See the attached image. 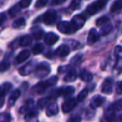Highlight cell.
I'll return each mask as SVG.
<instances>
[{
    "instance_id": "cell-37",
    "label": "cell",
    "mask_w": 122,
    "mask_h": 122,
    "mask_svg": "<svg viewBox=\"0 0 122 122\" xmlns=\"http://www.w3.org/2000/svg\"><path fill=\"white\" fill-rule=\"evenodd\" d=\"M112 105H113L114 109H115V111H117V112L122 111V100H117V101H115Z\"/></svg>"
},
{
    "instance_id": "cell-43",
    "label": "cell",
    "mask_w": 122,
    "mask_h": 122,
    "mask_svg": "<svg viewBox=\"0 0 122 122\" xmlns=\"http://www.w3.org/2000/svg\"><path fill=\"white\" fill-rule=\"evenodd\" d=\"M116 122H122V114H120L116 116Z\"/></svg>"
},
{
    "instance_id": "cell-26",
    "label": "cell",
    "mask_w": 122,
    "mask_h": 122,
    "mask_svg": "<svg viewBox=\"0 0 122 122\" xmlns=\"http://www.w3.org/2000/svg\"><path fill=\"white\" fill-rule=\"evenodd\" d=\"M26 24V21H25V19L24 18H19L17 20H15L13 24V28L14 29H20V28H23L24 27Z\"/></svg>"
},
{
    "instance_id": "cell-9",
    "label": "cell",
    "mask_w": 122,
    "mask_h": 122,
    "mask_svg": "<svg viewBox=\"0 0 122 122\" xmlns=\"http://www.w3.org/2000/svg\"><path fill=\"white\" fill-rule=\"evenodd\" d=\"M76 100L74 98H68L62 104V110L64 113H69L76 106Z\"/></svg>"
},
{
    "instance_id": "cell-11",
    "label": "cell",
    "mask_w": 122,
    "mask_h": 122,
    "mask_svg": "<svg viewBox=\"0 0 122 122\" xmlns=\"http://www.w3.org/2000/svg\"><path fill=\"white\" fill-rule=\"evenodd\" d=\"M113 85H114V80L112 78H107L103 82V85L101 87V92L105 95H109L111 94L113 91Z\"/></svg>"
},
{
    "instance_id": "cell-14",
    "label": "cell",
    "mask_w": 122,
    "mask_h": 122,
    "mask_svg": "<svg viewBox=\"0 0 122 122\" xmlns=\"http://www.w3.org/2000/svg\"><path fill=\"white\" fill-rule=\"evenodd\" d=\"M69 54H70V48L66 44H62L59 47H58L55 50V55L60 58L66 57L69 55Z\"/></svg>"
},
{
    "instance_id": "cell-4",
    "label": "cell",
    "mask_w": 122,
    "mask_h": 122,
    "mask_svg": "<svg viewBox=\"0 0 122 122\" xmlns=\"http://www.w3.org/2000/svg\"><path fill=\"white\" fill-rule=\"evenodd\" d=\"M57 19V12L54 9H49L47 12H45L42 16V20L47 25L53 24L55 22Z\"/></svg>"
},
{
    "instance_id": "cell-10",
    "label": "cell",
    "mask_w": 122,
    "mask_h": 122,
    "mask_svg": "<svg viewBox=\"0 0 122 122\" xmlns=\"http://www.w3.org/2000/svg\"><path fill=\"white\" fill-rule=\"evenodd\" d=\"M35 67H36V65H35V63H34V61H31L29 63L26 64L22 68L19 69V75H21L22 76H26V75L32 73V72L35 70Z\"/></svg>"
},
{
    "instance_id": "cell-27",
    "label": "cell",
    "mask_w": 122,
    "mask_h": 122,
    "mask_svg": "<svg viewBox=\"0 0 122 122\" xmlns=\"http://www.w3.org/2000/svg\"><path fill=\"white\" fill-rule=\"evenodd\" d=\"M122 9V0H115V2L113 3V4L111 5V8H110V11L112 13L116 12V11H119Z\"/></svg>"
},
{
    "instance_id": "cell-31",
    "label": "cell",
    "mask_w": 122,
    "mask_h": 122,
    "mask_svg": "<svg viewBox=\"0 0 122 122\" xmlns=\"http://www.w3.org/2000/svg\"><path fill=\"white\" fill-rule=\"evenodd\" d=\"M88 94H89L88 90H83L82 91H80V93H79L78 96H77V101L81 102V101H83V100H85V98L88 96Z\"/></svg>"
},
{
    "instance_id": "cell-29",
    "label": "cell",
    "mask_w": 122,
    "mask_h": 122,
    "mask_svg": "<svg viewBox=\"0 0 122 122\" xmlns=\"http://www.w3.org/2000/svg\"><path fill=\"white\" fill-rule=\"evenodd\" d=\"M11 120V115L8 112H3L0 114V122H10Z\"/></svg>"
},
{
    "instance_id": "cell-30",
    "label": "cell",
    "mask_w": 122,
    "mask_h": 122,
    "mask_svg": "<svg viewBox=\"0 0 122 122\" xmlns=\"http://www.w3.org/2000/svg\"><path fill=\"white\" fill-rule=\"evenodd\" d=\"M81 3H82L81 0H73L71 2V4H70V9L73 11L77 10L81 6Z\"/></svg>"
},
{
    "instance_id": "cell-32",
    "label": "cell",
    "mask_w": 122,
    "mask_h": 122,
    "mask_svg": "<svg viewBox=\"0 0 122 122\" xmlns=\"http://www.w3.org/2000/svg\"><path fill=\"white\" fill-rule=\"evenodd\" d=\"M110 19H109L108 17H106V16H104V17H101L100 18V19H97L96 21V25L98 26V27H101V26L105 25V24H107V23H110Z\"/></svg>"
},
{
    "instance_id": "cell-15",
    "label": "cell",
    "mask_w": 122,
    "mask_h": 122,
    "mask_svg": "<svg viewBox=\"0 0 122 122\" xmlns=\"http://www.w3.org/2000/svg\"><path fill=\"white\" fill-rule=\"evenodd\" d=\"M34 110V100H29L26 101L25 105H23L19 110V112L23 115H28L30 112H32Z\"/></svg>"
},
{
    "instance_id": "cell-23",
    "label": "cell",
    "mask_w": 122,
    "mask_h": 122,
    "mask_svg": "<svg viewBox=\"0 0 122 122\" xmlns=\"http://www.w3.org/2000/svg\"><path fill=\"white\" fill-rule=\"evenodd\" d=\"M31 33H32L34 39H37V40L40 39L41 38L43 37V35H44V30H43L40 27H39V26L32 28V29H31Z\"/></svg>"
},
{
    "instance_id": "cell-7",
    "label": "cell",
    "mask_w": 122,
    "mask_h": 122,
    "mask_svg": "<svg viewBox=\"0 0 122 122\" xmlns=\"http://www.w3.org/2000/svg\"><path fill=\"white\" fill-rule=\"evenodd\" d=\"M13 85L9 82L4 83L0 85V108L4 105V96L11 90Z\"/></svg>"
},
{
    "instance_id": "cell-22",
    "label": "cell",
    "mask_w": 122,
    "mask_h": 122,
    "mask_svg": "<svg viewBox=\"0 0 122 122\" xmlns=\"http://www.w3.org/2000/svg\"><path fill=\"white\" fill-rule=\"evenodd\" d=\"M80 77L85 82H90L93 80V75H92V73L86 70H83L80 72Z\"/></svg>"
},
{
    "instance_id": "cell-3",
    "label": "cell",
    "mask_w": 122,
    "mask_h": 122,
    "mask_svg": "<svg viewBox=\"0 0 122 122\" xmlns=\"http://www.w3.org/2000/svg\"><path fill=\"white\" fill-rule=\"evenodd\" d=\"M35 75L38 78H44L50 73V66L47 62H42L35 67Z\"/></svg>"
},
{
    "instance_id": "cell-19",
    "label": "cell",
    "mask_w": 122,
    "mask_h": 122,
    "mask_svg": "<svg viewBox=\"0 0 122 122\" xmlns=\"http://www.w3.org/2000/svg\"><path fill=\"white\" fill-rule=\"evenodd\" d=\"M77 78V72L75 69H71L69 68L66 71V74H65V82H73L76 80Z\"/></svg>"
},
{
    "instance_id": "cell-6",
    "label": "cell",
    "mask_w": 122,
    "mask_h": 122,
    "mask_svg": "<svg viewBox=\"0 0 122 122\" xmlns=\"http://www.w3.org/2000/svg\"><path fill=\"white\" fill-rule=\"evenodd\" d=\"M115 109H114L113 105H110L108 106L106 109L105 110V112H104V116L103 118H101L100 120V122H113L114 120H115Z\"/></svg>"
},
{
    "instance_id": "cell-34",
    "label": "cell",
    "mask_w": 122,
    "mask_h": 122,
    "mask_svg": "<svg viewBox=\"0 0 122 122\" xmlns=\"http://www.w3.org/2000/svg\"><path fill=\"white\" fill-rule=\"evenodd\" d=\"M11 65L9 61H2L0 63V72H5L10 68Z\"/></svg>"
},
{
    "instance_id": "cell-8",
    "label": "cell",
    "mask_w": 122,
    "mask_h": 122,
    "mask_svg": "<svg viewBox=\"0 0 122 122\" xmlns=\"http://www.w3.org/2000/svg\"><path fill=\"white\" fill-rule=\"evenodd\" d=\"M57 28H58V30L60 33H62V34H70L75 33V30H74L70 22H67V21H62V22H60L58 24Z\"/></svg>"
},
{
    "instance_id": "cell-20",
    "label": "cell",
    "mask_w": 122,
    "mask_h": 122,
    "mask_svg": "<svg viewBox=\"0 0 122 122\" xmlns=\"http://www.w3.org/2000/svg\"><path fill=\"white\" fill-rule=\"evenodd\" d=\"M20 95H21V91L20 90L17 89V90H14L11 94V95L9 96V106H13V105L15 104V102L17 101L18 99L20 97Z\"/></svg>"
},
{
    "instance_id": "cell-38",
    "label": "cell",
    "mask_w": 122,
    "mask_h": 122,
    "mask_svg": "<svg viewBox=\"0 0 122 122\" xmlns=\"http://www.w3.org/2000/svg\"><path fill=\"white\" fill-rule=\"evenodd\" d=\"M31 3H32V0H21L19 4L21 7V9H26L30 5Z\"/></svg>"
},
{
    "instance_id": "cell-36",
    "label": "cell",
    "mask_w": 122,
    "mask_h": 122,
    "mask_svg": "<svg viewBox=\"0 0 122 122\" xmlns=\"http://www.w3.org/2000/svg\"><path fill=\"white\" fill-rule=\"evenodd\" d=\"M115 56L117 59H122V46L117 45L115 48Z\"/></svg>"
},
{
    "instance_id": "cell-16",
    "label": "cell",
    "mask_w": 122,
    "mask_h": 122,
    "mask_svg": "<svg viewBox=\"0 0 122 122\" xmlns=\"http://www.w3.org/2000/svg\"><path fill=\"white\" fill-rule=\"evenodd\" d=\"M105 98L101 95H95L93 98L91 99V102H90V105L93 109H96V108H99L100 107L103 103L105 102Z\"/></svg>"
},
{
    "instance_id": "cell-28",
    "label": "cell",
    "mask_w": 122,
    "mask_h": 122,
    "mask_svg": "<svg viewBox=\"0 0 122 122\" xmlns=\"http://www.w3.org/2000/svg\"><path fill=\"white\" fill-rule=\"evenodd\" d=\"M21 10V7L19 6V4H16V5H14L13 8H11L10 9H9V14L10 16H12V17H14V16H16L18 14H19V12H20Z\"/></svg>"
},
{
    "instance_id": "cell-13",
    "label": "cell",
    "mask_w": 122,
    "mask_h": 122,
    "mask_svg": "<svg viewBox=\"0 0 122 122\" xmlns=\"http://www.w3.org/2000/svg\"><path fill=\"white\" fill-rule=\"evenodd\" d=\"M59 113V107L58 105L54 102H50L48 103L46 105V115L48 116H53Z\"/></svg>"
},
{
    "instance_id": "cell-17",
    "label": "cell",
    "mask_w": 122,
    "mask_h": 122,
    "mask_svg": "<svg viewBox=\"0 0 122 122\" xmlns=\"http://www.w3.org/2000/svg\"><path fill=\"white\" fill-rule=\"evenodd\" d=\"M58 40H59V36L53 32L48 33V34L44 36V43H45L46 44H48V45H53V44H55Z\"/></svg>"
},
{
    "instance_id": "cell-18",
    "label": "cell",
    "mask_w": 122,
    "mask_h": 122,
    "mask_svg": "<svg viewBox=\"0 0 122 122\" xmlns=\"http://www.w3.org/2000/svg\"><path fill=\"white\" fill-rule=\"evenodd\" d=\"M29 56H30V51H29V49H24V50L21 51V52L18 54L17 57H16V59H15L16 64L23 63L26 59H29Z\"/></svg>"
},
{
    "instance_id": "cell-33",
    "label": "cell",
    "mask_w": 122,
    "mask_h": 122,
    "mask_svg": "<svg viewBox=\"0 0 122 122\" xmlns=\"http://www.w3.org/2000/svg\"><path fill=\"white\" fill-rule=\"evenodd\" d=\"M50 100V97H46V98H43V99H40V100L38 101V107L39 109H43L48 105L49 103V100Z\"/></svg>"
},
{
    "instance_id": "cell-2",
    "label": "cell",
    "mask_w": 122,
    "mask_h": 122,
    "mask_svg": "<svg viewBox=\"0 0 122 122\" xmlns=\"http://www.w3.org/2000/svg\"><path fill=\"white\" fill-rule=\"evenodd\" d=\"M106 4H107V0H97V1L92 3L91 4H90L87 7L86 13L90 16L94 15V14H97L99 11L101 10Z\"/></svg>"
},
{
    "instance_id": "cell-42",
    "label": "cell",
    "mask_w": 122,
    "mask_h": 122,
    "mask_svg": "<svg viewBox=\"0 0 122 122\" xmlns=\"http://www.w3.org/2000/svg\"><path fill=\"white\" fill-rule=\"evenodd\" d=\"M65 1H67V0H54V4L56 5H59V4H64Z\"/></svg>"
},
{
    "instance_id": "cell-21",
    "label": "cell",
    "mask_w": 122,
    "mask_h": 122,
    "mask_svg": "<svg viewBox=\"0 0 122 122\" xmlns=\"http://www.w3.org/2000/svg\"><path fill=\"white\" fill-rule=\"evenodd\" d=\"M84 59V54H77L75 55L70 61V65L71 66H78L81 64V62Z\"/></svg>"
},
{
    "instance_id": "cell-41",
    "label": "cell",
    "mask_w": 122,
    "mask_h": 122,
    "mask_svg": "<svg viewBox=\"0 0 122 122\" xmlns=\"http://www.w3.org/2000/svg\"><path fill=\"white\" fill-rule=\"evenodd\" d=\"M7 17H6V14L4 13H1L0 14V25H2L4 23V21L6 20Z\"/></svg>"
},
{
    "instance_id": "cell-44",
    "label": "cell",
    "mask_w": 122,
    "mask_h": 122,
    "mask_svg": "<svg viewBox=\"0 0 122 122\" xmlns=\"http://www.w3.org/2000/svg\"><path fill=\"white\" fill-rule=\"evenodd\" d=\"M118 89L120 91H122V81H120L118 83Z\"/></svg>"
},
{
    "instance_id": "cell-12",
    "label": "cell",
    "mask_w": 122,
    "mask_h": 122,
    "mask_svg": "<svg viewBox=\"0 0 122 122\" xmlns=\"http://www.w3.org/2000/svg\"><path fill=\"white\" fill-rule=\"evenodd\" d=\"M100 39V34L97 32V30L95 29H91L89 33L88 38H87V43L90 45H93L94 44L97 42Z\"/></svg>"
},
{
    "instance_id": "cell-40",
    "label": "cell",
    "mask_w": 122,
    "mask_h": 122,
    "mask_svg": "<svg viewBox=\"0 0 122 122\" xmlns=\"http://www.w3.org/2000/svg\"><path fill=\"white\" fill-rule=\"evenodd\" d=\"M68 122H81V117L80 115H73L69 119Z\"/></svg>"
},
{
    "instance_id": "cell-39",
    "label": "cell",
    "mask_w": 122,
    "mask_h": 122,
    "mask_svg": "<svg viewBox=\"0 0 122 122\" xmlns=\"http://www.w3.org/2000/svg\"><path fill=\"white\" fill-rule=\"evenodd\" d=\"M49 2V0H38L35 4V7L39 9V8H43Z\"/></svg>"
},
{
    "instance_id": "cell-25",
    "label": "cell",
    "mask_w": 122,
    "mask_h": 122,
    "mask_svg": "<svg viewBox=\"0 0 122 122\" xmlns=\"http://www.w3.org/2000/svg\"><path fill=\"white\" fill-rule=\"evenodd\" d=\"M112 24L110 23H107V24H105V25L101 26L100 27V34L103 36H105L107 35V34H109L110 32H111L112 30Z\"/></svg>"
},
{
    "instance_id": "cell-1",
    "label": "cell",
    "mask_w": 122,
    "mask_h": 122,
    "mask_svg": "<svg viewBox=\"0 0 122 122\" xmlns=\"http://www.w3.org/2000/svg\"><path fill=\"white\" fill-rule=\"evenodd\" d=\"M58 76H52L51 78L48 79V80H44V81L39 82V84H37L36 85H34L33 90L34 92H36L37 94H43L49 87H51L53 85H54L58 82Z\"/></svg>"
},
{
    "instance_id": "cell-35",
    "label": "cell",
    "mask_w": 122,
    "mask_h": 122,
    "mask_svg": "<svg viewBox=\"0 0 122 122\" xmlns=\"http://www.w3.org/2000/svg\"><path fill=\"white\" fill-rule=\"evenodd\" d=\"M44 49V48L43 44H38L33 48V53H34V54H41V53H43Z\"/></svg>"
},
{
    "instance_id": "cell-24",
    "label": "cell",
    "mask_w": 122,
    "mask_h": 122,
    "mask_svg": "<svg viewBox=\"0 0 122 122\" xmlns=\"http://www.w3.org/2000/svg\"><path fill=\"white\" fill-rule=\"evenodd\" d=\"M32 43V37L29 35H25L23 36L22 38H20L19 39V45L21 47H27L29 46Z\"/></svg>"
},
{
    "instance_id": "cell-5",
    "label": "cell",
    "mask_w": 122,
    "mask_h": 122,
    "mask_svg": "<svg viewBox=\"0 0 122 122\" xmlns=\"http://www.w3.org/2000/svg\"><path fill=\"white\" fill-rule=\"evenodd\" d=\"M85 20H86V19H85V16L82 15V14H77V15H75V17L72 19L70 24H71L75 32L79 30V29H80L83 27L85 23Z\"/></svg>"
}]
</instances>
